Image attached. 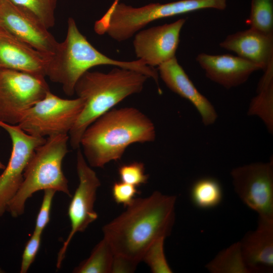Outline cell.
<instances>
[{
    "label": "cell",
    "instance_id": "14",
    "mask_svg": "<svg viewBox=\"0 0 273 273\" xmlns=\"http://www.w3.org/2000/svg\"><path fill=\"white\" fill-rule=\"evenodd\" d=\"M196 60L208 78L226 89L242 84L253 72L262 70L259 65L231 54L203 53Z\"/></svg>",
    "mask_w": 273,
    "mask_h": 273
},
{
    "label": "cell",
    "instance_id": "21",
    "mask_svg": "<svg viewBox=\"0 0 273 273\" xmlns=\"http://www.w3.org/2000/svg\"><path fill=\"white\" fill-rule=\"evenodd\" d=\"M114 253L108 242L103 239L93 249L89 257L75 267V273H110Z\"/></svg>",
    "mask_w": 273,
    "mask_h": 273
},
{
    "label": "cell",
    "instance_id": "6",
    "mask_svg": "<svg viewBox=\"0 0 273 273\" xmlns=\"http://www.w3.org/2000/svg\"><path fill=\"white\" fill-rule=\"evenodd\" d=\"M84 105L81 98L63 99L50 90L25 112L18 125L26 133L37 137L68 134Z\"/></svg>",
    "mask_w": 273,
    "mask_h": 273
},
{
    "label": "cell",
    "instance_id": "32",
    "mask_svg": "<svg viewBox=\"0 0 273 273\" xmlns=\"http://www.w3.org/2000/svg\"><path fill=\"white\" fill-rule=\"evenodd\" d=\"M115 1L119 2L120 0H115Z\"/></svg>",
    "mask_w": 273,
    "mask_h": 273
},
{
    "label": "cell",
    "instance_id": "33",
    "mask_svg": "<svg viewBox=\"0 0 273 273\" xmlns=\"http://www.w3.org/2000/svg\"><path fill=\"white\" fill-rule=\"evenodd\" d=\"M1 1V0H0V2Z\"/></svg>",
    "mask_w": 273,
    "mask_h": 273
},
{
    "label": "cell",
    "instance_id": "30",
    "mask_svg": "<svg viewBox=\"0 0 273 273\" xmlns=\"http://www.w3.org/2000/svg\"><path fill=\"white\" fill-rule=\"evenodd\" d=\"M6 167V166L0 160V169L4 170Z\"/></svg>",
    "mask_w": 273,
    "mask_h": 273
},
{
    "label": "cell",
    "instance_id": "11",
    "mask_svg": "<svg viewBox=\"0 0 273 273\" xmlns=\"http://www.w3.org/2000/svg\"><path fill=\"white\" fill-rule=\"evenodd\" d=\"M0 28L50 56L54 54L59 43L39 19L9 0L0 2Z\"/></svg>",
    "mask_w": 273,
    "mask_h": 273
},
{
    "label": "cell",
    "instance_id": "5",
    "mask_svg": "<svg viewBox=\"0 0 273 273\" xmlns=\"http://www.w3.org/2000/svg\"><path fill=\"white\" fill-rule=\"evenodd\" d=\"M65 40L59 42L51 56L46 76L62 85L64 93L74 94L78 79L89 69L99 65L121 67L123 62L110 58L92 46L79 30L75 20L69 18Z\"/></svg>",
    "mask_w": 273,
    "mask_h": 273
},
{
    "label": "cell",
    "instance_id": "4",
    "mask_svg": "<svg viewBox=\"0 0 273 273\" xmlns=\"http://www.w3.org/2000/svg\"><path fill=\"white\" fill-rule=\"evenodd\" d=\"M68 142V134L52 135L35 149L25 169L23 181L8 205L7 211L13 217L24 213L26 201L37 191L52 189L71 197L62 169Z\"/></svg>",
    "mask_w": 273,
    "mask_h": 273
},
{
    "label": "cell",
    "instance_id": "18",
    "mask_svg": "<svg viewBox=\"0 0 273 273\" xmlns=\"http://www.w3.org/2000/svg\"><path fill=\"white\" fill-rule=\"evenodd\" d=\"M257 94L252 100L248 114L259 117L269 132L273 130V65L264 71L257 88Z\"/></svg>",
    "mask_w": 273,
    "mask_h": 273
},
{
    "label": "cell",
    "instance_id": "1",
    "mask_svg": "<svg viewBox=\"0 0 273 273\" xmlns=\"http://www.w3.org/2000/svg\"><path fill=\"white\" fill-rule=\"evenodd\" d=\"M176 200L175 196L158 191L134 198L123 212L103 227L104 238L114 254L142 261L155 240L170 234Z\"/></svg>",
    "mask_w": 273,
    "mask_h": 273
},
{
    "label": "cell",
    "instance_id": "31",
    "mask_svg": "<svg viewBox=\"0 0 273 273\" xmlns=\"http://www.w3.org/2000/svg\"><path fill=\"white\" fill-rule=\"evenodd\" d=\"M4 270H2L1 268H0V273L1 272H4V271H3Z\"/></svg>",
    "mask_w": 273,
    "mask_h": 273
},
{
    "label": "cell",
    "instance_id": "13",
    "mask_svg": "<svg viewBox=\"0 0 273 273\" xmlns=\"http://www.w3.org/2000/svg\"><path fill=\"white\" fill-rule=\"evenodd\" d=\"M51 56L0 28V69L17 70L44 78Z\"/></svg>",
    "mask_w": 273,
    "mask_h": 273
},
{
    "label": "cell",
    "instance_id": "29",
    "mask_svg": "<svg viewBox=\"0 0 273 273\" xmlns=\"http://www.w3.org/2000/svg\"><path fill=\"white\" fill-rule=\"evenodd\" d=\"M140 262L127 257L114 254L111 268L112 273L133 272Z\"/></svg>",
    "mask_w": 273,
    "mask_h": 273
},
{
    "label": "cell",
    "instance_id": "12",
    "mask_svg": "<svg viewBox=\"0 0 273 273\" xmlns=\"http://www.w3.org/2000/svg\"><path fill=\"white\" fill-rule=\"evenodd\" d=\"M186 22V19L181 18L139 31L133 41L138 59L154 67L175 57L180 33Z\"/></svg>",
    "mask_w": 273,
    "mask_h": 273
},
{
    "label": "cell",
    "instance_id": "23",
    "mask_svg": "<svg viewBox=\"0 0 273 273\" xmlns=\"http://www.w3.org/2000/svg\"><path fill=\"white\" fill-rule=\"evenodd\" d=\"M9 1L36 16L48 29L54 26L57 0Z\"/></svg>",
    "mask_w": 273,
    "mask_h": 273
},
{
    "label": "cell",
    "instance_id": "3",
    "mask_svg": "<svg viewBox=\"0 0 273 273\" xmlns=\"http://www.w3.org/2000/svg\"><path fill=\"white\" fill-rule=\"evenodd\" d=\"M148 78L140 72L119 67L107 73L89 70L83 73L74 87V94L84 105L68 134L71 147L78 149L86 128L127 97L141 92Z\"/></svg>",
    "mask_w": 273,
    "mask_h": 273
},
{
    "label": "cell",
    "instance_id": "2",
    "mask_svg": "<svg viewBox=\"0 0 273 273\" xmlns=\"http://www.w3.org/2000/svg\"><path fill=\"white\" fill-rule=\"evenodd\" d=\"M155 138L153 122L139 109L113 108L86 128L80 147L90 167L103 168L112 161L120 160L129 146L152 142Z\"/></svg>",
    "mask_w": 273,
    "mask_h": 273
},
{
    "label": "cell",
    "instance_id": "15",
    "mask_svg": "<svg viewBox=\"0 0 273 273\" xmlns=\"http://www.w3.org/2000/svg\"><path fill=\"white\" fill-rule=\"evenodd\" d=\"M158 69L166 85L195 107L205 125L215 122L217 114L214 106L196 88L175 57L158 66Z\"/></svg>",
    "mask_w": 273,
    "mask_h": 273
},
{
    "label": "cell",
    "instance_id": "28",
    "mask_svg": "<svg viewBox=\"0 0 273 273\" xmlns=\"http://www.w3.org/2000/svg\"><path fill=\"white\" fill-rule=\"evenodd\" d=\"M44 191L41 205L38 213L34 231L42 233L50 221V215L53 197L56 191L47 189Z\"/></svg>",
    "mask_w": 273,
    "mask_h": 273
},
{
    "label": "cell",
    "instance_id": "7",
    "mask_svg": "<svg viewBox=\"0 0 273 273\" xmlns=\"http://www.w3.org/2000/svg\"><path fill=\"white\" fill-rule=\"evenodd\" d=\"M49 91L44 77L0 69V121L18 124L25 112L43 99Z\"/></svg>",
    "mask_w": 273,
    "mask_h": 273
},
{
    "label": "cell",
    "instance_id": "16",
    "mask_svg": "<svg viewBox=\"0 0 273 273\" xmlns=\"http://www.w3.org/2000/svg\"><path fill=\"white\" fill-rule=\"evenodd\" d=\"M245 263L250 273L271 272L273 268V219L258 218L256 230L240 242Z\"/></svg>",
    "mask_w": 273,
    "mask_h": 273
},
{
    "label": "cell",
    "instance_id": "17",
    "mask_svg": "<svg viewBox=\"0 0 273 273\" xmlns=\"http://www.w3.org/2000/svg\"><path fill=\"white\" fill-rule=\"evenodd\" d=\"M219 45L240 57L259 65L263 72L273 64V34L250 28L229 35Z\"/></svg>",
    "mask_w": 273,
    "mask_h": 273
},
{
    "label": "cell",
    "instance_id": "24",
    "mask_svg": "<svg viewBox=\"0 0 273 273\" xmlns=\"http://www.w3.org/2000/svg\"><path fill=\"white\" fill-rule=\"evenodd\" d=\"M165 238L155 240L145 252L142 260L150 268L153 273H172L166 260L164 251Z\"/></svg>",
    "mask_w": 273,
    "mask_h": 273
},
{
    "label": "cell",
    "instance_id": "10",
    "mask_svg": "<svg viewBox=\"0 0 273 273\" xmlns=\"http://www.w3.org/2000/svg\"><path fill=\"white\" fill-rule=\"evenodd\" d=\"M0 127L9 134L12 143L8 165L0 175V217L7 211L9 202L19 190L25 169L35 149L46 139L31 135L18 125L0 121Z\"/></svg>",
    "mask_w": 273,
    "mask_h": 273
},
{
    "label": "cell",
    "instance_id": "20",
    "mask_svg": "<svg viewBox=\"0 0 273 273\" xmlns=\"http://www.w3.org/2000/svg\"><path fill=\"white\" fill-rule=\"evenodd\" d=\"M191 200L196 207L210 209L217 206L222 198L220 184L215 178L210 177L198 179L191 190Z\"/></svg>",
    "mask_w": 273,
    "mask_h": 273
},
{
    "label": "cell",
    "instance_id": "22",
    "mask_svg": "<svg viewBox=\"0 0 273 273\" xmlns=\"http://www.w3.org/2000/svg\"><path fill=\"white\" fill-rule=\"evenodd\" d=\"M247 22L251 28L273 34V0H251Z\"/></svg>",
    "mask_w": 273,
    "mask_h": 273
},
{
    "label": "cell",
    "instance_id": "27",
    "mask_svg": "<svg viewBox=\"0 0 273 273\" xmlns=\"http://www.w3.org/2000/svg\"><path fill=\"white\" fill-rule=\"evenodd\" d=\"M138 193L135 186L122 181L115 182L112 187V194L115 202L125 207L132 202Z\"/></svg>",
    "mask_w": 273,
    "mask_h": 273
},
{
    "label": "cell",
    "instance_id": "9",
    "mask_svg": "<svg viewBox=\"0 0 273 273\" xmlns=\"http://www.w3.org/2000/svg\"><path fill=\"white\" fill-rule=\"evenodd\" d=\"M76 169L79 184L68 210L71 230L58 253V269L61 267L68 246L74 235L77 232H84L98 216L94 207L97 191L101 186V182L96 172L87 163L79 148L77 153Z\"/></svg>",
    "mask_w": 273,
    "mask_h": 273
},
{
    "label": "cell",
    "instance_id": "26",
    "mask_svg": "<svg viewBox=\"0 0 273 273\" xmlns=\"http://www.w3.org/2000/svg\"><path fill=\"white\" fill-rule=\"evenodd\" d=\"M41 234L34 231L26 243L22 256L20 273H26L34 261L40 247Z\"/></svg>",
    "mask_w": 273,
    "mask_h": 273
},
{
    "label": "cell",
    "instance_id": "8",
    "mask_svg": "<svg viewBox=\"0 0 273 273\" xmlns=\"http://www.w3.org/2000/svg\"><path fill=\"white\" fill-rule=\"evenodd\" d=\"M236 193L260 218L273 219V160L240 166L231 172Z\"/></svg>",
    "mask_w": 273,
    "mask_h": 273
},
{
    "label": "cell",
    "instance_id": "25",
    "mask_svg": "<svg viewBox=\"0 0 273 273\" xmlns=\"http://www.w3.org/2000/svg\"><path fill=\"white\" fill-rule=\"evenodd\" d=\"M118 172L121 181L135 187L147 183L149 178L144 164L141 162L124 164L119 167Z\"/></svg>",
    "mask_w": 273,
    "mask_h": 273
},
{
    "label": "cell",
    "instance_id": "19",
    "mask_svg": "<svg viewBox=\"0 0 273 273\" xmlns=\"http://www.w3.org/2000/svg\"><path fill=\"white\" fill-rule=\"evenodd\" d=\"M206 268L211 273H250L244 260L240 242L220 251Z\"/></svg>",
    "mask_w": 273,
    "mask_h": 273
}]
</instances>
